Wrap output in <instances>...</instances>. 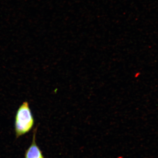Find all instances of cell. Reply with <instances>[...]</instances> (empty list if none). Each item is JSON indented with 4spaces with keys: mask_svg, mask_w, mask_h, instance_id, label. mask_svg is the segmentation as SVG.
Returning a JSON list of instances; mask_svg holds the SVG:
<instances>
[{
    "mask_svg": "<svg viewBox=\"0 0 158 158\" xmlns=\"http://www.w3.org/2000/svg\"><path fill=\"white\" fill-rule=\"evenodd\" d=\"M34 122L28 102H23L18 109L15 117V131L16 138L29 133L33 128Z\"/></svg>",
    "mask_w": 158,
    "mask_h": 158,
    "instance_id": "1",
    "label": "cell"
},
{
    "mask_svg": "<svg viewBox=\"0 0 158 158\" xmlns=\"http://www.w3.org/2000/svg\"><path fill=\"white\" fill-rule=\"evenodd\" d=\"M36 132L37 128L34 130L32 143L26 150L24 158H44L42 152L36 143Z\"/></svg>",
    "mask_w": 158,
    "mask_h": 158,
    "instance_id": "2",
    "label": "cell"
}]
</instances>
